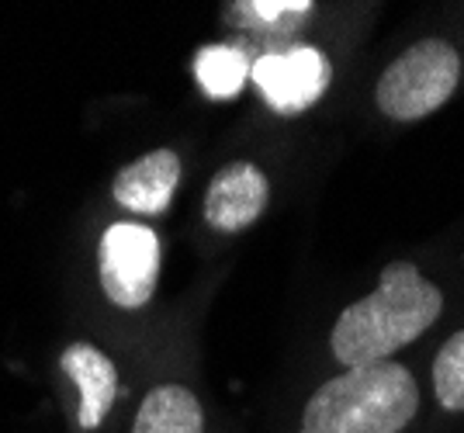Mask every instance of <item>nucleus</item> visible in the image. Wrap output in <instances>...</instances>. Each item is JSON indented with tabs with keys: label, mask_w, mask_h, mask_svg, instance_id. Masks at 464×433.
<instances>
[{
	"label": "nucleus",
	"mask_w": 464,
	"mask_h": 433,
	"mask_svg": "<svg viewBox=\"0 0 464 433\" xmlns=\"http://www.w3.org/2000/svg\"><path fill=\"white\" fill-rule=\"evenodd\" d=\"M146 354H132L101 336H70L56 354L66 433H118L139 389Z\"/></svg>",
	"instance_id": "39448f33"
},
{
	"label": "nucleus",
	"mask_w": 464,
	"mask_h": 433,
	"mask_svg": "<svg viewBox=\"0 0 464 433\" xmlns=\"http://www.w3.org/2000/svg\"><path fill=\"white\" fill-rule=\"evenodd\" d=\"M118 433H229L205 389L188 336L170 330L150 347Z\"/></svg>",
	"instance_id": "20e7f679"
},
{
	"label": "nucleus",
	"mask_w": 464,
	"mask_h": 433,
	"mask_svg": "<svg viewBox=\"0 0 464 433\" xmlns=\"http://www.w3.org/2000/svg\"><path fill=\"white\" fill-rule=\"evenodd\" d=\"M184 149L180 146H153L142 157L121 163L108 184V201L118 216L153 222L170 212L177 191L184 184Z\"/></svg>",
	"instance_id": "9d476101"
},
{
	"label": "nucleus",
	"mask_w": 464,
	"mask_h": 433,
	"mask_svg": "<svg viewBox=\"0 0 464 433\" xmlns=\"http://www.w3.org/2000/svg\"><path fill=\"white\" fill-rule=\"evenodd\" d=\"M250 73L253 56L229 39L201 45L191 60V77L201 91V98L218 101V104L243 98L250 91Z\"/></svg>",
	"instance_id": "f8f14e48"
},
{
	"label": "nucleus",
	"mask_w": 464,
	"mask_h": 433,
	"mask_svg": "<svg viewBox=\"0 0 464 433\" xmlns=\"http://www.w3.org/2000/svg\"><path fill=\"white\" fill-rule=\"evenodd\" d=\"M271 205L274 174L267 170V163L256 157H232L212 170L201 191L198 218L205 233L218 239H236L250 233L253 226H260Z\"/></svg>",
	"instance_id": "6e6552de"
},
{
	"label": "nucleus",
	"mask_w": 464,
	"mask_h": 433,
	"mask_svg": "<svg viewBox=\"0 0 464 433\" xmlns=\"http://www.w3.org/2000/svg\"><path fill=\"white\" fill-rule=\"evenodd\" d=\"M218 21L226 39L264 56L326 32V7L315 0H236L222 4Z\"/></svg>",
	"instance_id": "1a4fd4ad"
},
{
	"label": "nucleus",
	"mask_w": 464,
	"mask_h": 433,
	"mask_svg": "<svg viewBox=\"0 0 464 433\" xmlns=\"http://www.w3.org/2000/svg\"><path fill=\"white\" fill-rule=\"evenodd\" d=\"M464 45L454 35L430 32L402 45L371 83V108L388 125L433 119L461 94Z\"/></svg>",
	"instance_id": "423d86ee"
},
{
	"label": "nucleus",
	"mask_w": 464,
	"mask_h": 433,
	"mask_svg": "<svg viewBox=\"0 0 464 433\" xmlns=\"http://www.w3.org/2000/svg\"><path fill=\"white\" fill-rule=\"evenodd\" d=\"M423 371L433 419H464V322L430 347Z\"/></svg>",
	"instance_id": "9b49d317"
},
{
	"label": "nucleus",
	"mask_w": 464,
	"mask_h": 433,
	"mask_svg": "<svg viewBox=\"0 0 464 433\" xmlns=\"http://www.w3.org/2000/svg\"><path fill=\"white\" fill-rule=\"evenodd\" d=\"M433 423L423 361L412 354L323 371L274 433H430Z\"/></svg>",
	"instance_id": "f03ea898"
},
{
	"label": "nucleus",
	"mask_w": 464,
	"mask_h": 433,
	"mask_svg": "<svg viewBox=\"0 0 464 433\" xmlns=\"http://www.w3.org/2000/svg\"><path fill=\"white\" fill-rule=\"evenodd\" d=\"M163 281V236L153 222L108 216L91 236V292L111 343L146 354L163 333H153L156 298Z\"/></svg>",
	"instance_id": "7ed1b4c3"
},
{
	"label": "nucleus",
	"mask_w": 464,
	"mask_h": 433,
	"mask_svg": "<svg viewBox=\"0 0 464 433\" xmlns=\"http://www.w3.org/2000/svg\"><path fill=\"white\" fill-rule=\"evenodd\" d=\"M450 309V288L420 260L395 256L364 295L350 298L323 333L326 371L412 357Z\"/></svg>",
	"instance_id": "f257e3e1"
},
{
	"label": "nucleus",
	"mask_w": 464,
	"mask_h": 433,
	"mask_svg": "<svg viewBox=\"0 0 464 433\" xmlns=\"http://www.w3.org/2000/svg\"><path fill=\"white\" fill-rule=\"evenodd\" d=\"M343 42L333 32H319L277 53L253 56L250 91L277 119H302L333 91L340 77Z\"/></svg>",
	"instance_id": "0eeeda50"
}]
</instances>
